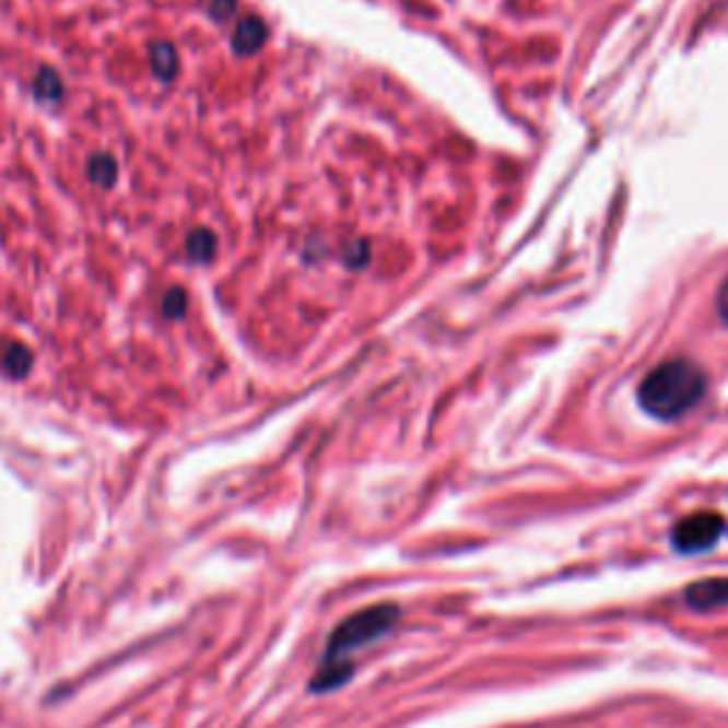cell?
Masks as SVG:
<instances>
[{
  "mask_svg": "<svg viewBox=\"0 0 728 728\" xmlns=\"http://www.w3.org/2000/svg\"><path fill=\"white\" fill-rule=\"evenodd\" d=\"M706 373L697 364L685 359H671V362L657 364L655 371L637 387V401L649 415L660 422L680 419L706 396Z\"/></svg>",
  "mask_w": 728,
  "mask_h": 728,
  "instance_id": "cell-1",
  "label": "cell"
},
{
  "mask_svg": "<svg viewBox=\"0 0 728 728\" xmlns=\"http://www.w3.org/2000/svg\"><path fill=\"white\" fill-rule=\"evenodd\" d=\"M401 609L396 603H376V607L359 609L350 618H344L339 626L330 632L328 646H325V655H321L319 666H339L350 664L348 657L353 651L371 646V643L381 641V637L390 632V629L399 623Z\"/></svg>",
  "mask_w": 728,
  "mask_h": 728,
  "instance_id": "cell-2",
  "label": "cell"
},
{
  "mask_svg": "<svg viewBox=\"0 0 728 728\" xmlns=\"http://www.w3.org/2000/svg\"><path fill=\"white\" fill-rule=\"evenodd\" d=\"M726 536V518L717 513H694L685 515L683 521L671 532V547L680 555H694L717 547V541Z\"/></svg>",
  "mask_w": 728,
  "mask_h": 728,
  "instance_id": "cell-3",
  "label": "cell"
},
{
  "mask_svg": "<svg viewBox=\"0 0 728 728\" xmlns=\"http://www.w3.org/2000/svg\"><path fill=\"white\" fill-rule=\"evenodd\" d=\"M683 600L685 607L697 609V612H712V609L728 607V578H706L685 586Z\"/></svg>",
  "mask_w": 728,
  "mask_h": 728,
  "instance_id": "cell-4",
  "label": "cell"
},
{
  "mask_svg": "<svg viewBox=\"0 0 728 728\" xmlns=\"http://www.w3.org/2000/svg\"><path fill=\"white\" fill-rule=\"evenodd\" d=\"M265 40V26L259 21H254V17H248V21L239 23V30H236V51H254L259 49Z\"/></svg>",
  "mask_w": 728,
  "mask_h": 728,
  "instance_id": "cell-5",
  "label": "cell"
},
{
  "mask_svg": "<svg viewBox=\"0 0 728 728\" xmlns=\"http://www.w3.org/2000/svg\"><path fill=\"white\" fill-rule=\"evenodd\" d=\"M717 310H720L723 321H728V279L723 282L720 293H717Z\"/></svg>",
  "mask_w": 728,
  "mask_h": 728,
  "instance_id": "cell-6",
  "label": "cell"
}]
</instances>
